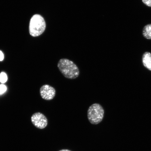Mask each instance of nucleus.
Returning <instances> with one entry per match:
<instances>
[{"mask_svg":"<svg viewBox=\"0 0 151 151\" xmlns=\"http://www.w3.org/2000/svg\"><path fill=\"white\" fill-rule=\"evenodd\" d=\"M59 151H71L69 150H60Z\"/></svg>","mask_w":151,"mask_h":151,"instance_id":"12","label":"nucleus"},{"mask_svg":"<svg viewBox=\"0 0 151 151\" xmlns=\"http://www.w3.org/2000/svg\"><path fill=\"white\" fill-rule=\"evenodd\" d=\"M143 3L147 6L151 7V0H142Z\"/></svg>","mask_w":151,"mask_h":151,"instance_id":"10","label":"nucleus"},{"mask_svg":"<svg viewBox=\"0 0 151 151\" xmlns=\"http://www.w3.org/2000/svg\"><path fill=\"white\" fill-rule=\"evenodd\" d=\"M143 36L148 39H151V24L145 26L143 30Z\"/></svg>","mask_w":151,"mask_h":151,"instance_id":"7","label":"nucleus"},{"mask_svg":"<svg viewBox=\"0 0 151 151\" xmlns=\"http://www.w3.org/2000/svg\"><path fill=\"white\" fill-rule=\"evenodd\" d=\"M142 62L143 65L149 70L151 71V54L146 52L143 54L142 56Z\"/></svg>","mask_w":151,"mask_h":151,"instance_id":"6","label":"nucleus"},{"mask_svg":"<svg viewBox=\"0 0 151 151\" xmlns=\"http://www.w3.org/2000/svg\"><path fill=\"white\" fill-rule=\"evenodd\" d=\"M7 90L6 87L5 85H0V95L4 93Z\"/></svg>","mask_w":151,"mask_h":151,"instance_id":"9","label":"nucleus"},{"mask_svg":"<svg viewBox=\"0 0 151 151\" xmlns=\"http://www.w3.org/2000/svg\"><path fill=\"white\" fill-rule=\"evenodd\" d=\"M46 27V22L42 16L36 14L32 17L29 25V33L32 36L36 37L42 35Z\"/></svg>","mask_w":151,"mask_h":151,"instance_id":"2","label":"nucleus"},{"mask_svg":"<svg viewBox=\"0 0 151 151\" xmlns=\"http://www.w3.org/2000/svg\"><path fill=\"white\" fill-rule=\"evenodd\" d=\"M58 67L63 76L68 79L73 80L80 75V71L77 65L67 58H62L58 61Z\"/></svg>","mask_w":151,"mask_h":151,"instance_id":"1","label":"nucleus"},{"mask_svg":"<svg viewBox=\"0 0 151 151\" xmlns=\"http://www.w3.org/2000/svg\"><path fill=\"white\" fill-rule=\"evenodd\" d=\"M31 119L33 125L39 129H44L48 125V120L46 117L42 113H34L31 117Z\"/></svg>","mask_w":151,"mask_h":151,"instance_id":"4","label":"nucleus"},{"mask_svg":"<svg viewBox=\"0 0 151 151\" xmlns=\"http://www.w3.org/2000/svg\"><path fill=\"white\" fill-rule=\"evenodd\" d=\"M7 80V75L5 73L2 72L0 74V82L2 83H4Z\"/></svg>","mask_w":151,"mask_h":151,"instance_id":"8","label":"nucleus"},{"mask_svg":"<svg viewBox=\"0 0 151 151\" xmlns=\"http://www.w3.org/2000/svg\"><path fill=\"white\" fill-rule=\"evenodd\" d=\"M4 58V55L2 52L0 50V61H2Z\"/></svg>","mask_w":151,"mask_h":151,"instance_id":"11","label":"nucleus"},{"mask_svg":"<svg viewBox=\"0 0 151 151\" xmlns=\"http://www.w3.org/2000/svg\"><path fill=\"white\" fill-rule=\"evenodd\" d=\"M104 110L99 104L94 103L88 108L87 116L88 121L92 124H97L103 120Z\"/></svg>","mask_w":151,"mask_h":151,"instance_id":"3","label":"nucleus"},{"mask_svg":"<svg viewBox=\"0 0 151 151\" xmlns=\"http://www.w3.org/2000/svg\"><path fill=\"white\" fill-rule=\"evenodd\" d=\"M56 92L55 88L47 84L41 86L40 90L41 97L46 101H50L53 99L56 95Z\"/></svg>","mask_w":151,"mask_h":151,"instance_id":"5","label":"nucleus"}]
</instances>
